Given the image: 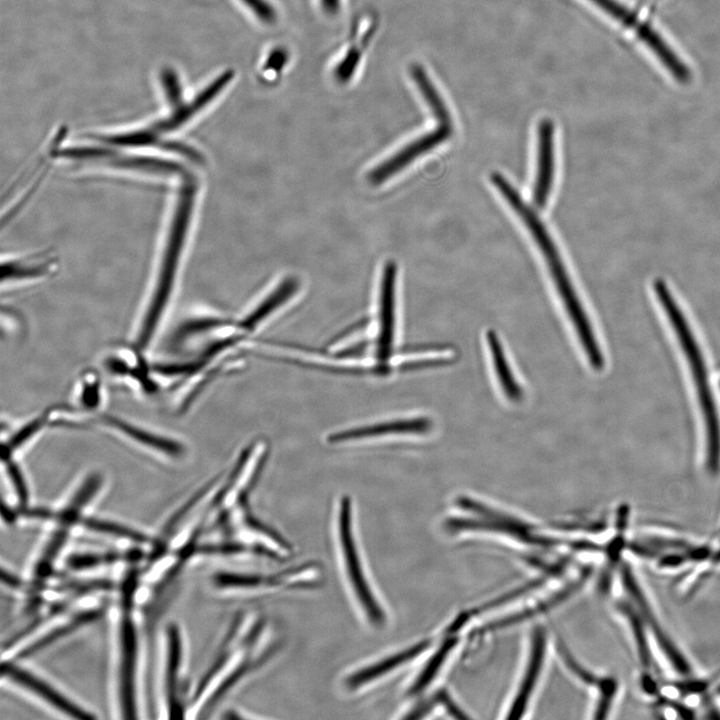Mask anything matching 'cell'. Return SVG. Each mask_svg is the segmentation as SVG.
Instances as JSON below:
<instances>
[{"instance_id":"cell-1","label":"cell","mask_w":720,"mask_h":720,"mask_svg":"<svg viewBox=\"0 0 720 720\" xmlns=\"http://www.w3.org/2000/svg\"><path fill=\"white\" fill-rule=\"evenodd\" d=\"M491 181L530 230L544 255L557 291L590 364L597 370L602 369L604 358L593 329L547 229L533 208L526 204L516 188L502 174L493 172Z\"/></svg>"},{"instance_id":"cell-2","label":"cell","mask_w":720,"mask_h":720,"mask_svg":"<svg viewBox=\"0 0 720 720\" xmlns=\"http://www.w3.org/2000/svg\"><path fill=\"white\" fill-rule=\"evenodd\" d=\"M653 290L689 366L705 426L707 466L716 473L720 468V420L705 359L689 322L665 281L656 279Z\"/></svg>"},{"instance_id":"cell-3","label":"cell","mask_w":720,"mask_h":720,"mask_svg":"<svg viewBox=\"0 0 720 720\" xmlns=\"http://www.w3.org/2000/svg\"><path fill=\"white\" fill-rule=\"evenodd\" d=\"M197 189L196 180L182 181L180 184L169 234L155 279L153 297L138 336V343L142 347L148 344L174 289L190 228Z\"/></svg>"},{"instance_id":"cell-4","label":"cell","mask_w":720,"mask_h":720,"mask_svg":"<svg viewBox=\"0 0 720 720\" xmlns=\"http://www.w3.org/2000/svg\"><path fill=\"white\" fill-rule=\"evenodd\" d=\"M337 539L347 583L368 622L374 627L385 624L386 614L369 581L356 538L353 506L349 497H342L337 508Z\"/></svg>"},{"instance_id":"cell-5","label":"cell","mask_w":720,"mask_h":720,"mask_svg":"<svg viewBox=\"0 0 720 720\" xmlns=\"http://www.w3.org/2000/svg\"><path fill=\"white\" fill-rule=\"evenodd\" d=\"M397 266L395 262L388 261L382 272L379 308H378V329L375 336V362L378 364V371L385 372L388 362L391 360L395 346V288H396Z\"/></svg>"},{"instance_id":"cell-6","label":"cell","mask_w":720,"mask_h":720,"mask_svg":"<svg viewBox=\"0 0 720 720\" xmlns=\"http://www.w3.org/2000/svg\"><path fill=\"white\" fill-rule=\"evenodd\" d=\"M314 575L313 567L303 565L270 575L222 572L214 577V583L220 588L253 591L304 586L314 581Z\"/></svg>"},{"instance_id":"cell-7","label":"cell","mask_w":720,"mask_h":720,"mask_svg":"<svg viewBox=\"0 0 720 720\" xmlns=\"http://www.w3.org/2000/svg\"><path fill=\"white\" fill-rule=\"evenodd\" d=\"M233 76L232 70L224 71L190 101L186 102L182 97L173 102L170 104V114L148 125L149 129L161 137L178 130L208 105L229 84Z\"/></svg>"},{"instance_id":"cell-8","label":"cell","mask_w":720,"mask_h":720,"mask_svg":"<svg viewBox=\"0 0 720 720\" xmlns=\"http://www.w3.org/2000/svg\"><path fill=\"white\" fill-rule=\"evenodd\" d=\"M451 134V122H439V125L433 131L411 142L385 162H382L374 168L369 173L368 179L370 183L378 185L387 180L411 163L415 158L445 141Z\"/></svg>"},{"instance_id":"cell-9","label":"cell","mask_w":720,"mask_h":720,"mask_svg":"<svg viewBox=\"0 0 720 720\" xmlns=\"http://www.w3.org/2000/svg\"><path fill=\"white\" fill-rule=\"evenodd\" d=\"M429 428L430 421L423 417L393 419L351 427L330 435L328 440L335 444L368 441L389 435L424 433Z\"/></svg>"},{"instance_id":"cell-10","label":"cell","mask_w":720,"mask_h":720,"mask_svg":"<svg viewBox=\"0 0 720 720\" xmlns=\"http://www.w3.org/2000/svg\"><path fill=\"white\" fill-rule=\"evenodd\" d=\"M120 698L125 717L135 712L136 636L129 614L122 617L120 629Z\"/></svg>"},{"instance_id":"cell-11","label":"cell","mask_w":720,"mask_h":720,"mask_svg":"<svg viewBox=\"0 0 720 720\" xmlns=\"http://www.w3.org/2000/svg\"><path fill=\"white\" fill-rule=\"evenodd\" d=\"M555 170L554 124L543 118L538 125L537 173L533 189V203L543 209L549 198Z\"/></svg>"},{"instance_id":"cell-12","label":"cell","mask_w":720,"mask_h":720,"mask_svg":"<svg viewBox=\"0 0 720 720\" xmlns=\"http://www.w3.org/2000/svg\"><path fill=\"white\" fill-rule=\"evenodd\" d=\"M428 646V642H421L409 649L397 652L393 655L371 662L368 665L359 667L344 679V686L349 691H359L375 684L381 678L387 676L406 662L415 658Z\"/></svg>"},{"instance_id":"cell-13","label":"cell","mask_w":720,"mask_h":720,"mask_svg":"<svg viewBox=\"0 0 720 720\" xmlns=\"http://www.w3.org/2000/svg\"><path fill=\"white\" fill-rule=\"evenodd\" d=\"M2 674L7 675L15 682L27 687L54 707L75 718L87 719L93 717L41 679L11 663H3Z\"/></svg>"},{"instance_id":"cell-14","label":"cell","mask_w":720,"mask_h":720,"mask_svg":"<svg viewBox=\"0 0 720 720\" xmlns=\"http://www.w3.org/2000/svg\"><path fill=\"white\" fill-rule=\"evenodd\" d=\"M625 584L627 589L630 591L631 595L633 596L635 602L637 603L639 610L642 612V615H644V619L647 622V624L650 626L654 637L658 641V645L662 649V651L665 653L668 660L673 663L672 665L677 671H680L682 674H687L690 671L689 665L687 664L685 658L679 653L677 648L672 644L669 637L664 633L665 631L660 626V623L658 622L657 618L654 617V613L651 610V607L649 606V603L645 600L642 591H639V587L634 580V578L631 576L629 572L625 573Z\"/></svg>"},{"instance_id":"cell-15","label":"cell","mask_w":720,"mask_h":720,"mask_svg":"<svg viewBox=\"0 0 720 720\" xmlns=\"http://www.w3.org/2000/svg\"><path fill=\"white\" fill-rule=\"evenodd\" d=\"M299 285L300 283L295 277L284 279L274 291L240 321L239 328L248 332L255 330L262 321L294 295Z\"/></svg>"},{"instance_id":"cell-16","label":"cell","mask_w":720,"mask_h":720,"mask_svg":"<svg viewBox=\"0 0 720 720\" xmlns=\"http://www.w3.org/2000/svg\"><path fill=\"white\" fill-rule=\"evenodd\" d=\"M636 32L641 40L657 55L663 65L681 83L689 82L691 74L665 41L650 26L640 23Z\"/></svg>"},{"instance_id":"cell-17","label":"cell","mask_w":720,"mask_h":720,"mask_svg":"<svg viewBox=\"0 0 720 720\" xmlns=\"http://www.w3.org/2000/svg\"><path fill=\"white\" fill-rule=\"evenodd\" d=\"M181 662V640L178 628L171 625L167 631L166 690L171 713L181 711L178 698V677Z\"/></svg>"},{"instance_id":"cell-18","label":"cell","mask_w":720,"mask_h":720,"mask_svg":"<svg viewBox=\"0 0 720 720\" xmlns=\"http://www.w3.org/2000/svg\"><path fill=\"white\" fill-rule=\"evenodd\" d=\"M46 253L9 258L2 265V282L41 278L50 272L51 261Z\"/></svg>"},{"instance_id":"cell-19","label":"cell","mask_w":720,"mask_h":720,"mask_svg":"<svg viewBox=\"0 0 720 720\" xmlns=\"http://www.w3.org/2000/svg\"><path fill=\"white\" fill-rule=\"evenodd\" d=\"M487 340L494 368L502 390L510 400L518 401L522 396V391L510 370V366L497 335L490 331L487 334Z\"/></svg>"},{"instance_id":"cell-20","label":"cell","mask_w":720,"mask_h":720,"mask_svg":"<svg viewBox=\"0 0 720 720\" xmlns=\"http://www.w3.org/2000/svg\"><path fill=\"white\" fill-rule=\"evenodd\" d=\"M410 72L413 81L438 122H451L450 113L425 69L419 64H413Z\"/></svg>"},{"instance_id":"cell-21","label":"cell","mask_w":720,"mask_h":720,"mask_svg":"<svg viewBox=\"0 0 720 720\" xmlns=\"http://www.w3.org/2000/svg\"><path fill=\"white\" fill-rule=\"evenodd\" d=\"M542 655H543V638L542 633L537 632L535 634V638L533 641V649H532V655L530 660V665L527 671V674L524 678V681L521 686V690L518 693L515 701L514 706L511 709V713H519L523 710L525 703L527 701V698L529 697V694L533 688L535 679L539 673V669L541 666L542 661Z\"/></svg>"},{"instance_id":"cell-22","label":"cell","mask_w":720,"mask_h":720,"mask_svg":"<svg viewBox=\"0 0 720 720\" xmlns=\"http://www.w3.org/2000/svg\"><path fill=\"white\" fill-rule=\"evenodd\" d=\"M95 614L87 613L84 615H80L76 618H74L69 623L65 624L64 626L56 628L54 631L50 632L48 635L41 638L40 641L35 642L33 645L29 646L28 648L23 651L22 655L28 656L39 649L45 647L46 645L50 644L51 642L55 641V639L60 638L66 634H68L70 631L75 630L77 627L80 626L82 623H86L90 619L94 618Z\"/></svg>"},{"instance_id":"cell-23","label":"cell","mask_w":720,"mask_h":720,"mask_svg":"<svg viewBox=\"0 0 720 720\" xmlns=\"http://www.w3.org/2000/svg\"><path fill=\"white\" fill-rule=\"evenodd\" d=\"M83 524L92 530L111 534L118 537H124L129 538L134 541H144L145 537L134 530L128 529L125 526H122L120 524L108 522V521H102L97 519H85L83 520Z\"/></svg>"},{"instance_id":"cell-24","label":"cell","mask_w":720,"mask_h":720,"mask_svg":"<svg viewBox=\"0 0 720 720\" xmlns=\"http://www.w3.org/2000/svg\"><path fill=\"white\" fill-rule=\"evenodd\" d=\"M591 1L625 26L636 29L641 23L633 12L620 4L617 0Z\"/></svg>"},{"instance_id":"cell-25","label":"cell","mask_w":720,"mask_h":720,"mask_svg":"<svg viewBox=\"0 0 720 720\" xmlns=\"http://www.w3.org/2000/svg\"><path fill=\"white\" fill-rule=\"evenodd\" d=\"M360 60V54L357 50H350L346 56L339 62L334 70L335 78L340 82H346L353 75Z\"/></svg>"},{"instance_id":"cell-26","label":"cell","mask_w":720,"mask_h":720,"mask_svg":"<svg viewBox=\"0 0 720 720\" xmlns=\"http://www.w3.org/2000/svg\"><path fill=\"white\" fill-rule=\"evenodd\" d=\"M260 20L271 23L277 18L273 6L266 0H241Z\"/></svg>"},{"instance_id":"cell-27","label":"cell","mask_w":720,"mask_h":720,"mask_svg":"<svg viewBox=\"0 0 720 720\" xmlns=\"http://www.w3.org/2000/svg\"><path fill=\"white\" fill-rule=\"evenodd\" d=\"M106 560H110V558L94 554H80L71 556L68 559V564L73 569H83L93 567L105 562Z\"/></svg>"},{"instance_id":"cell-28","label":"cell","mask_w":720,"mask_h":720,"mask_svg":"<svg viewBox=\"0 0 720 720\" xmlns=\"http://www.w3.org/2000/svg\"><path fill=\"white\" fill-rule=\"evenodd\" d=\"M322 7L327 14L334 15L340 9V0H321Z\"/></svg>"},{"instance_id":"cell-29","label":"cell","mask_w":720,"mask_h":720,"mask_svg":"<svg viewBox=\"0 0 720 720\" xmlns=\"http://www.w3.org/2000/svg\"><path fill=\"white\" fill-rule=\"evenodd\" d=\"M4 579H7V583H8L7 585H10V586L17 587L20 584L18 579L14 575H11L8 572L5 573V570L2 569V580H4Z\"/></svg>"}]
</instances>
